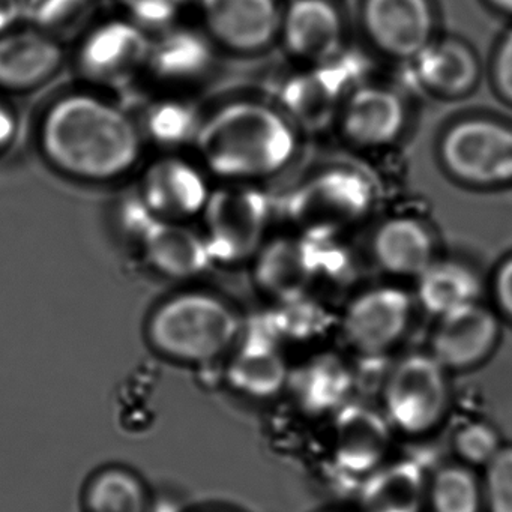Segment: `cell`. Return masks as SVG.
<instances>
[{
    "label": "cell",
    "instance_id": "1",
    "mask_svg": "<svg viewBox=\"0 0 512 512\" xmlns=\"http://www.w3.org/2000/svg\"><path fill=\"white\" fill-rule=\"evenodd\" d=\"M37 140L56 172L86 184H109L130 175L146 145L137 119L94 89L53 100L41 115Z\"/></svg>",
    "mask_w": 512,
    "mask_h": 512
},
{
    "label": "cell",
    "instance_id": "2",
    "mask_svg": "<svg viewBox=\"0 0 512 512\" xmlns=\"http://www.w3.org/2000/svg\"><path fill=\"white\" fill-rule=\"evenodd\" d=\"M296 146L286 116L265 104L238 101L202 119L193 148L208 175L247 184L281 172Z\"/></svg>",
    "mask_w": 512,
    "mask_h": 512
},
{
    "label": "cell",
    "instance_id": "3",
    "mask_svg": "<svg viewBox=\"0 0 512 512\" xmlns=\"http://www.w3.org/2000/svg\"><path fill=\"white\" fill-rule=\"evenodd\" d=\"M242 334L236 311L214 293L185 290L161 302L146 325L160 355L184 365H206L226 355Z\"/></svg>",
    "mask_w": 512,
    "mask_h": 512
},
{
    "label": "cell",
    "instance_id": "4",
    "mask_svg": "<svg viewBox=\"0 0 512 512\" xmlns=\"http://www.w3.org/2000/svg\"><path fill=\"white\" fill-rule=\"evenodd\" d=\"M449 398L448 370L431 353H413L386 377L383 413L395 430L419 436L442 422Z\"/></svg>",
    "mask_w": 512,
    "mask_h": 512
},
{
    "label": "cell",
    "instance_id": "5",
    "mask_svg": "<svg viewBox=\"0 0 512 512\" xmlns=\"http://www.w3.org/2000/svg\"><path fill=\"white\" fill-rule=\"evenodd\" d=\"M269 212L268 197L250 185L227 182L212 190L202 212V232L215 263H238L256 254L263 247Z\"/></svg>",
    "mask_w": 512,
    "mask_h": 512
},
{
    "label": "cell",
    "instance_id": "6",
    "mask_svg": "<svg viewBox=\"0 0 512 512\" xmlns=\"http://www.w3.org/2000/svg\"><path fill=\"white\" fill-rule=\"evenodd\" d=\"M152 35L131 19H112L85 32L74 64L94 91H121L145 74Z\"/></svg>",
    "mask_w": 512,
    "mask_h": 512
},
{
    "label": "cell",
    "instance_id": "7",
    "mask_svg": "<svg viewBox=\"0 0 512 512\" xmlns=\"http://www.w3.org/2000/svg\"><path fill=\"white\" fill-rule=\"evenodd\" d=\"M373 202V190L358 172L320 173L290 197L289 214L304 235H338L361 220Z\"/></svg>",
    "mask_w": 512,
    "mask_h": 512
},
{
    "label": "cell",
    "instance_id": "8",
    "mask_svg": "<svg viewBox=\"0 0 512 512\" xmlns=\"http://www.w3.org/2000/svg\"><path fill=\"white\" fill-rule=\"evenodd\" d=\"M446 169L467 184L497 187L512 182V130L487 119L461 122L442 143Z\"/></svg>",
    "mask_w": 512,
    "mask_h": 512
},
{
    "label": "cell",
    "instance_id": "9",
    "mask_svg": "<svg viewBox=\"0 0 512 512\" xmlns=\"http://www.w3.org/2000/svg\"><path fill=\"white\" fill-rule=\"evenodd\" d=\"M412 311V299L400 287H374L347 305L341 331L359 355L374 358L400 343L409 329Z\"/></svg>",
    "mask_w": 512,
    "mask_h": 512
},
{
    "label": "cell",
    "instance_id": "10",
    "mask_svg": "<svg viewBox=\"0 0 512 512\" xmlns=\"http://www.w3.org/2000/svg\"><path fill=\"white\" fill-rule=\"evenodd\" d=\"M208 172L179 152H163L143 170L137 193L166 221L188 223L199 217L211 196Z\"/></svg>",
    "mask_w": 512,
    "mask_h": 512
},
{
    "label": "cell",
    "instance_id": "11",
    "mask_svg": "<svg viewBox=\"0 0 512 512\" xmlns=\"http://www.w3.org/2000/svg\"><path fill=\"white\" fill-rule=\"evenodd\" d=\"M334 416L332 452L335 463L349 475L367 478L386 463L394 427L385 413L367 404L349 401Z\"/></svg>",
    "mask_w": 512,
    "mask_h": 512
},
{
    "label": "cell",
    "instance_id": "12",
    "mask_svg": "<svg viewBox=\"0 0 512 512\" xmlns=\"http://www.w3.org/2000/svg\"><path fill=\"white\" fill-rule=\"evenodd\" d=\"M65 64L62 41L29 28L0 37V92L28 94L52 82Z\"/></svg>",
    "mask_w": 512,
    "mask_h": 512
},
{
    "label": "cell",
    "instance_id": "13",
    "mask_svg": "<svg viewBox=\"0 0 512 512\" xmlns=\"http://www.w3.org/2000/svg\"><path fill=\"white\" fill-rule=\"evenodd\" d=\"M499 335L496 314L473 302L439 317L430 353L448 371L470 370L491 355Z\"/></svg>",
    "mask_w": 512,
    "mask_h": 512
},
{
    "label": "cell",
    "instance_id": "14",
    "mask_svg": "<svg viewBox=\"0 0 512 512\" xmlns=\"http://www.w3.org/2000/svg\"><path fill=\"white\" fill-rule=\"evenodd\" d=\"M206 34L235 52L265 49L280 28L274 0H203Z\"/></svg>",
    "mask_w": 512,
    "mask_h": 512
},
{
    "label": "cell",
    "instance_id": "15",
    "mask_svg": "<svg viewBox=\"0 0 512 512\" xmlns=\"http://www.w3.org/2000/svg\"><path fill=\"white\" fill-rule=\"evenodd\" d=\"M208 34L170 25L152 35L146 76L166 89L185 88L202 79L214 61Z\"/></svg>",
    "mask_w": 512,
    "mask_h": 512
},
{
    "label": "cell",
    "instance_id": "16",
    "mask_svg": "<svg viewBox=\"0 0 512 512\" xmlns=\"http://www.w3.org/2000/svg\"><path fill=\"white\" fill-rule=\"evenodd\" d=\"M137 247L145 262L169 280H194L215 265L205 235L188 223L161 220Z\"/></svg>",
    "mask_w": 512,
    "mask_h": 512
},
{
    "label": "cell",
    "instance_id": "17",
    "mask_svg": "<svg viewBox=\"0 0 512 512\" xmlns=\"http://www.w3.org/2000/svg\"><path fill=\"white\" fill-rule=\"evenodd\" d=\"M365 25L383 52L413 59L431 43L433 16L427 0H368Z\"/></svg>",
    "mask_w": 512,
    "mask_h": 512
},
{
    "label": "cell",
    "instance_id": "18",
    "mask_svg": "<svg viewBox=\"0 0 512 512\" xmlns=\"http://www.w3.org/2000/svg\"><path fill=\"white\" fill-rule=\"evenodd\" d=\"M290 368L278 347V335L271 320L265 331L248 332L241 347L229 362L227 380L245 397L266 400L287 388Z\"/></svg>",
    "mask_w": 512,
    "mask_h": 512
},
{
    "label": "cell",
    "instance_id": "19",
    "mask_svg": "<svg viewBox=\"0 0 512 512\" xmlns=\"http://www.w3.org/2000/svg\"><path fill=\"white\" fill-rule=\"evenodd\" d=\"M341 122L350 142L362 148H382L400 136L406 124V109L395 92L364 86L350 95Z\"/></svg>",
    "mask_w": 512,
    "mask_h": 512
},
{
    "label": "cell",
    "instance_id": "20",
    "mask_svg": "<svg viewBox=\"0 0 512 512\" xmlns=\"http://www.w3.org/2000/svg\"><path fill=\"white\" fill-rule=\"evenodd\" d=\"M353 382L352 370L340 356L322 353L290 370L287 389L308 415H334L349 403Z\"/></svg>",
    "mask_w": 512,
    "mask_h": 512
},
{
    "label": "cell",
    "instance_id": "21",
    "mask_svg": "<svg viewBox=\"0 0 512 512\" xmlns=\"http://www.w3.org/2000/svg\"><path fill=\"white\" fill-rule=\"evenodd\" d=\"M283 37L292 55L325 64L340 55V16L325 0H296L284 19Z\"/></svg>",
    "mask_w": 512,
    "mask_h": 512
},
{
    "label": "cell",
    "instance_id": "22",
    "mask_svg": "<svg viewBox=\"0 0 512 512\" xmlns=\"http://www.w3.org/2000/svg\"><path fill=\"white\" fill-rule=\"evenodd\" d=\"M254 278L260 289L278 302L308 295L316 274L307 239L281 238L263 245Z\"/></svg>",
    "mask_w": 512,
    "mask_h": 512
},
{
    "label": "cell",
    "instance_id": "23",
    "mask_svg": "<svg viewBox=\"0 0 512 512\" xmlns=\"http://www.w3.org/2000/svg\"><path fill=\"white\" fill-rule=\"evenodd\" d=\"M428 481L415 461L385 463L365 478L359 496L361 512H422Z\"/></svg>",
    "mask_w": 512,
    "mask_h": 512
},
{
    "label": "cell",
    "instance_id": "24",
    "mask_svg": "<svg viewBox=\"0 0 512 512\" xmlns=\"http://www.w3.org/2000/svg\"><path fill=\"white\" fill-rule=\"evenodd\" d=\"M373 253L383 271L418 278L434 262V242L418 220L394 218L377 230Z\"/></svg>",
    "mask_w": 512,
    "mask_h": 512
},
{
    "label": "cell",
    "instance_id": "25",
    "mask_svg": "<svg viewBox=\"0 0 512 512\" xmlns=\"http://www.w3.org/2000/svg\"><path fill=\"white\" fill-rule=\"evenodd\" d=\"M413 61L419 80L437 94H466L478 82V62L458 41H431Z\"/></svg>",
    "mask_w": 512,
    "mask_h": 512
},
{
    "label": "cell",
    "instance_id": "26",
    "mask_svg": "<svg viewBox=\"0 0 512 512\" xmlns=\"http://www.w3.org/2000/svg\"><path fill=\"white\" fill-rule=\"evenodd\" d=\"M202 119L190 101L167 92L151 101L137 122L146 143L163 152H179L194 145Z\"/></svg>",
    "mask_w": 512,
    "mask_h": 512
},
{
    "label": "cell",
    "instance_id": "27",
    "mask_svg": "<svg viewBox=\"0 0 512 512\" xmlns=\"http://www.w3.org/2000/svg\"><path fill=\"white\" fill-rule=\"evenodd\" d=\"M479 280L461 263L434 260L418 277V299L425 311L442 317L478 302Z\"/></svg>",
    "mask_w": 512,
    "mask_h": 512
},
{
    "label": "cell",
    "instance_id": "28",
    "mask_svg": "<svg viewBox=\"0 0 512 512\" xmlns=\"http://www.w3.org/2000/svg\"><path fill=\"white\" fill-rule=\"evenodd\" d=\"M148 490L139 476L109 467L89 479L83 493L85 512H148Z\"/></svg>",
    "mask_w": 512,
    "mask_h": 512
},
{
    "label": "cell",
    "instance_id": "29",
    "mask_svg": "<svg viewBox=\"0 0 512 512\" xmlns=\"http://www.w3.org/2000/svg\"><path fill=\"white\" fill-rule=\"evenodd\" d=\"M428 502L433 512H481L482 482L466 464L442 467L428 482Z\"/></svg>",
    "mask_w": 512,
    "mask_h": 512
},
{
    "label": "cell",
    "instance_id": "30",
    "mask_svg": "<svg viewBox=\"0 0 512 512\" xmlns=\"http://www.w3.org/2000/svg\"><path fill=\"white\" fill-rule=\"evenodd\" d=\"M89 11L91 0H23V20L59 41L76 34Z\"/></svg>",
    "mask_w": 512,
    "mask_h": 512
},
{
    "label": "cell",
    "instance_id": "31",
    "mask_svg": "<svg viewBox=\"0 0 512 512\" xmlns=\"http://www.w3.org/2000/svg\"><path fill=\"white\" fill-rule=\"evenodd\" d=\"M280 307L269 317L278 338L290 337L304 340L316 337L325 328L326 311L316 302L310 301L307 295L290 301L278 302Z\"/></svg>",
    "mask_w": 512,
    "mask_h": 512
},
{
    "label": "cell",
    "instance_id": "32",
    "mask_svg": "<svg viewBox=\"0 0 512 512\" xmlns=\"http://www.w3.org/2000/svg\"><path fill=\"white\" fill-rule=\"evenodd\" d=\"M499 434L485 422H467L455 431L452 448L466 466H487L502 448Z\"/></svg>",
    "mask_w": 512,
    "mask_h": 512
},
{
    "label": "cell",
    "instance_id": "33",
    "mask_svg": "<svg viewBox=\"0 0 512 512\" xmlns=\"http://www.w3.org/2000/svg\"><path fill=\"white\" fill-rule=\"evenodd\" d=\"M484 470L485 508L488 512H512V446H502Z\"/></svg>",
    "mask_w": 512,
    "mask_h": 512
},
{
    "label": "cell",
    "instance_id": "34",
    "mask_svg": "<svg viewBox=\"0 0 512 512\" xmlns=\"http://www.w3.org/2000/svg\"><path fill=\"white\" fill-rule=\"evenodd\" d=\"M116 221H118L122 235L139 245L142 239L160 223L161 218L149 208L148 203L136 190L119 203Z\"/></svg>",
    "mask_w": 512,
    "mask_h": 512
},
{
    "label": "cell",
    "instance_id": "35",
    "mask_svg": "<svg viewBox=\"0 0 512 512\" xmlns=\"http://www.w3.org/2000/svg\"><path fill=\"white\" fill-rule=\"evenodd\" d=\"M127 10L128 19L146 31H161L173 25L181 0H119Z\"/></svg>",
    "mask_w": 512,
    "mask_h": 512
},
{
    "label": "cell",
    "instance_id": "36",
    "mask_svg": "<svg viewBox=\"0 0 512 512\" xmlns=\"http://www.w3.org/2000/svg\"><path fill=\"white\" fill-rule=\"evenodd\" d=\"M497 88L506 100L512 103V32L506 35L497 53L494 67Z\"/></svg>",
    "mask_w": 512,
    "mask_h": 512
},
{
    "label": "cell",
    "instance_id": "37",
    "mask_svg": "<svg viewBox=\"0 0 512 512\" xmlns=\"http://www.w3.org/2000/svg\"><path fill=\"white\" fill-rule=\"evenodd\" d=\"M494 296L500 310L512 320V257L502 263L494 277Z\"/></svg>",
    "mask_w": 512,
    "mask_h": 512
},
{
    "label": "cell",
    "instance_id": "38",
    "mask_svg": "<svg viewBox=\"0 0 512 512\" xmlns=\"http://www.w3.org/2000/svg\"><path fill=\"white\" fill-rule=\"evenodd\" d=\"M19 136V118L16 110L0 95V154L7 152Z\"/></svg>",
    "mask_w": 512,
    "mask_h": 512
},
{
    "label": "cell",
    "instance_id": "39",
    "mask_svg": "<svg viewBox=\"0 0 512 512\" xmlns=\"http://www.w3.org/2000/svg\"><path fill=\"white\" fill-rule=\"evenodd\" d=\"M23 20V0H0V37L14 31Z\"/></svg>",
    "mask_w": 512,
    "mask_h": 512
},
{
    "label": "cell",
    "instance_id": "40",
    "mask_svg": "<svg viewBox=\"0 0 512 512\" xmlns=\"http://www.w3.org/2000/svg\"><path fill=\"white\" fill-rule=\"evenodd\" d=\"M496 7L502 8V10L512 13V0H491Z\"/></svg>",
    "mask_w": 512,
    "mask_h": 512
}]
</instances>
